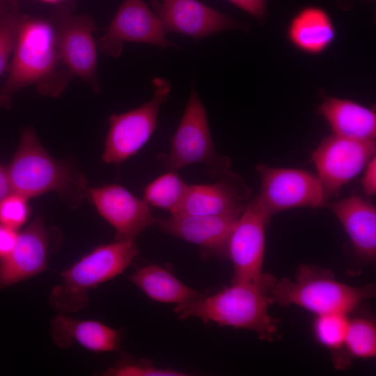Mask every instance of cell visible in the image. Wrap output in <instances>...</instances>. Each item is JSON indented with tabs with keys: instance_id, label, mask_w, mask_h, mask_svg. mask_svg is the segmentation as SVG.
Listing matches in <instances>:
<instances>
[{
	"instance_id": "obj_16",
	"label": "cell",
	"mask_w": 376,
	"mask_h": 376,
	"mask_svg": "<svg viewBox=\"0 0 376 376\" xmlns=\"http://www.w3.org/2000/svg\"><path fill=\"white\" fill-rule=\"evenodd\" d=\"M50 250L49 233L38 216L19 232L10 254L0 260V290L45 271Z\"/></svg>"
},
{
	"instance_id": "obj_1",
	"label": "cell",
	"mask_w": 376,
	"mask_h": 376,
	"mask_svg": "<svg viewBox=\"0 0 376 376\" xmlns=\"http://www.w3.org/2000/svg\"><path fill=\"white\" fill-rule=\"evenodd\" d=\"M73 77L61 58L52 22L24 14L0 107L10 108L14 94L32 85L42 95L58 97Z\"/></svg>"
},
{
	"instance_id": "obj_13",
	"label": "cell",
	"mask_w": 376,
	"mask_h": 376,
	"mask_svg": "<svg viewBox=\"0 0 376 376\" xmlns=\"http://www.w3.org/2000/svg\"><path fill=\"white\" fill-rule=\"evenodd\" d=\"M87 195L99 214L115 229L117 240H135L157 224L150 205L122 185L111 184L88 189Z\"/></svg>"
},
{
	"instance_id": "obj_31",
	"label": "cell",
	"mask_w": 376,
	"mask_h": 376,
	"mask_svg": "<svg viewBox=\"0 0 376 376\" xmlns=\"http://www.w3.org/2000/svg\"><path fill=\"white\" fill-rule=\"evenodd\" d=\"M361 180L363 191L366 196L372 197L376 194V156L375 155L365 166Z\"/></svg>"
},
{
	"instance_id": "obj_24",
	"label": "cell",
	"mask_w": 376,
	"mask_h": 376,
	"mask_svg": "<svg viewBox=\"0 0 376 376\" xmlns=\"http://www.w3.org/2000/svg\"><path fill=\"white\" fill-rule=\"evenodd\" d=\"M187 186L177 171H168L146 186L143 199L149 205L174 214L184 199Z\"/></svg>"
},
{
	"instance_id": "obj_15",
	"label": "cell",
	"mask_w": 376,
	"mask_h": 376,
	"mask_svg": "<svg viewBox=\"0 0 376 376\" xmlns=\"http://www.w3.org/2000/svg\"><path fill=\"white\" fill-rule=\"evenodd\" d=\"M241 214L173 215L157 218L166 233L198 246L204 254L227 256L231 233Z\"/></svg>"
},
{
	"instance_id": "obj_3",
	"label": "cell",
	"mask_w": 376,
	"mask_h": 376,
	"mask_svg": "<svg viewBox=\"0 0 376 376\" xmlns=\"http://www.w3.org/2000/svg\"><path fill=\"white\" fill-rule=\"evenodd\" d=\"M6 171L12 192L27 199L54 191L70 206L76 207L88 193L87 181L83 174L53 158L32 127L22 132Z\"/></svg>"
},
{
	"instance_id": "obj_33",
	"label": "cell",
	"mask_w": 376,
	"mask_h": 376,
	"mask_svg": "<svg viewBox=\"0 0 376 376\" xmlns=\"http://www.w3.org/2000/svg\"><path fill=\"white\" fill-rule=\"evenodd\" d=\"M14 0H0V19L6 13Z\"/></svg>"
},
{
	"instance_id": "obj_6",
	"label": "cell",
	"mask_w": 376,
	"mask_h": 376,
	"mask_svg": "<svg viewBox=\"0 0 376 376\" xmlns=\"http://www.w3.org/2000/svg\"><path fill=\"white\" fill-rule=\"evenodd\" d=\"M157 159L168 171L203 164L212 177L219 178L230 171V160L214 149L205 109L194 87L169 151L159 154Z\"/></svg>"
},
{
	"instance_id": "obj_29",
	"label": "cell",
	"mask_w": 376,
	"mask_h": 376,
	"mask_svg": "<svg viewBox=\"0 0 376 376\" xmlns=\"http://www.w3.org/2000/svg\"><path fill=\"white\" fill-rule=\"evenodd\" d=\"M250 16L261 19L267 10V0H228Z\"/></svg>"
},
{
	"instance_id": "obj_22",
	"label": "cell",
	"mask_w": 376,
	"mask_h": 376,
	"mask_svg": "<svg viewBox=\"0 0 376 376\" xmlns=\"http://www.w3.org/2000/svg\"><path fill=\"white\" fill-rule=\"evenodd\" d=\"M129 279L151 299L181 304L202 295L160 266L150 265L136 270Z\"/></svg>"
},
{
	"instance_id": "obj_26",
	"label": "cell",
	"mask_w": 376,
	"mask_h": 376,
	"mask_svg": "<svg viewBox=\"0 0 376 376\" xmlns=\"http://www.w3.org/2000/svg\"><path fill=\"white\" fill-rule=\"evenodd\" d=\"M23 15L14 0L0 19V75L8 68V61L15 46Z\"/></svg>"
},
{
	"instance_id": "obj_32",
	"label": "cell",
	"mask_w": 376,
	"mask_h": 376,
	"mask_svg": "<svg viewBox=\"0 0 376 376\" xmlns=\"http://www.w3.org/2000/svg\"><path fill=\"white\" fill-rule=\"evenodd\" d=\"M11 192L6 169L0 165V202Z\"/></svg>"
},
{
	"instance_id": "obj_17",
	"label": "cell",
	"mask_w": 376,
	"mask_h": 376,
	"mask_svg": "<svg viewBox=\"0 0 376 376\" xmlns=\"http://www.w3.org/2000/svg\"><path fill=\"white\" fill-rule=\"evenodd\" d=\"M156 15L165 32L196 40L240 26L237 20L198 0H163Z\"/></svg>"
},
{
	"instance_id": "obj_10",
	"label": "cell",
	"mask_w": 376,
	"mask_h": 376,
	"mask_svg": "<svg viewBox=\"0 0 376 376\" xmlns=\"http://www.w3.org/2000/svg\"><path fill=\"white\" fill-rule=\"evenodd\" d=\"M375 152V140L351 139L334 134L324 138L312 153V160L328 199L359 175Z\"/></svg>"
},
{
	"instance_id": "obj_2",
	"label": "cell",
	"mask_w": 376,
	"mask_h": 376,
	"mask_svg": "<svg viewBox=\"0 0 376 376\" xmlns=\"http://www.w3.org/2000/svg\"><path fill=\"white\" fill-rule=\"evenodd\" d=\"M276 280L272 275L260 283L231 282L213 295H202L178 304L173 311L182 320L198 318L205 324L251 330L260 339L271 341L277 332L276 323L268 311L273 303L270 292Z\"/></svg>"
},
{
	"instance_id": "obj_30",
	"label": "cell",
	"mask_w": 376,
	"mask_h": 376,
	"mask_svg": "<svg viewBox=\"0 0 376 376\" xmlns=\"http://www.w3.org/2000/svg\"><path fill=\"white\" fill-rule=\"evenodd\" d=\"M18 230L0 224V260L8 256L18 237Z\"/></svg>"
},
{
	"instance_id": "obj_20",
	"label": "cell",
	"mask_w": 376,
	"mask_h": 376,
	"mask_svg": "<svg viewBox=\"0 0 376 376\" xmlns=\"http://www.w3.org/2000/svg\"><path fill=\"white\" fill-rule=\"evenodd\" d=\"M336 28L329 13L318 6L301 8L291 18L287 29L288 41L297 50L313 56L326 52L336 38Z\"/></svg>"
},
{
	"instance_id": "obj_9",
	"label": "cell",
	"mask_w": 376,
	"mask_h": 376,
	"mask_svg": "<svg viewBox=\"0 0 376 376\" xmlns=\"http://www.w3.org/2000/svg\"><path fill=\"white\" fill-rule=\"evenodd\" d=\"M70 0L56 6L50 21L56 36L61 58L75 76L96 93L101 92L97 72V43L93 33L97 27L87 14H74Z\"/></svg>"
},
{
	"instance_id": "obj_21",
	"label": "cell",
	"mask_w": 376,
	"mask_h": 376,
	"mask_svg": "<svg viewBox=\"0 0 376 376\" xmlns=\"http://www.w3.org/2000/svg\"><path fill=\"white\" fill-rule=\"evenodd\" d=\"M318 111L333 134L356 140H375L376 113L353 100L327 97Z\"/></svg>"
},
{
	"instance_id": "obj_34",
	"label": "cell",
	"mask_w": 376,
	"mask_h": 376,
	"mask_svg": "<svg viewBox=\"0 0 376 376\" xmlns=\"http://www.w3.org/2000/svg\"><path fill=\"white\" fill-rule=\"evenodd\" d=\"M40 1L47 3H51L56 6H58L60 4L64 3L70 0H39Z\"/></svg>"
},
{
	"instance_id": "obj_14",
	"label": "cell",
	"mask_w": 376,
	"mask_h": 376,
	"mask_svg": "<svg viewBox=\"0 0 376 376\" xmlns=\"http://www.w3.org/2000/svg\"><path fill=\"white\" fill-rule=\"evenodd\" d=\"M251 195L243 180L228 171L213 183L188 185L184 199L173 215L242 214Z\"/></svg>"
},
{
	"instance_id": "obj_4",
	"label": "cell",
	"mask_w": 376,
	"mask_h": 376,
	"mask_svg": "<svg viewBox=\"0 0 376 376\" xmlns=\"http://www.w3.org/2000/svg\"><path fill=\"white\" fill-rule=\"evenodd\" d=\"M272 302L281 306L296 305L316 315L329 313L347 315L364 300L375 295L373 284L354 287L336 279L328 269L301 265L295 281L276 280L271 289Z\"/></svg>"
},
{
	"instance_id": "obj_35",
	"label": "cell",
	"mask_w": 376,
	"mask_h": 376,
	"mask_svg": "<svg viewBox=\"0 0 376 376\" xmlns=\"http://www.w3.org/2000/svg\"><path fill=\"white\" fill-rule=\"evenodd\" d=\"M363 1H373V0H363Z\"/></svg>"
},
{
	"instance_id": "obj_25",
	"label": "cell",
	"mask_w": 376,
	"mask_h": 376,
	"mask_svg": "<svg viewBox=\"0 0 376 376\" xmlns=\"http://www.w3.org/2000/svg\"><path fill=\"white\" fill-rule=\"evenodd\" d=\"M345 348L350 357L368 359L376 356V327L373 320L357 317L348 320Z\"/></svg>"
},
{
	"instance_id": "obj_12",
	"label": "cell",
	"mask_w": 376,
	"mask_h": 376,
	"mask_svg": "<svg viewBox=\"0 0 376 376\" xmlns=\"http://www.w3.org/2000/svg\"><path fill=\"white\" fill-rule=\"evenodd\" d=\"M165 33L157 15L143 0H123L97 46L101 52L113 58L120 55L125 42L162 48L176 47Z\"/></svg>"
},
{
	"instance_id": "obj_5",
	"label": "cell",
	"mask_w": 376,
	"mask_h": 376,
	"mask_svg": "<svg viewBox=\"0 0 376 376\" xmlns=\"http://www.w3.org/2000/svg\"><path fill=\"white\" fill-rule=\"evenodd\" d=\"M139 253L135 240L102 244L61 272L49 300L59 313L77 312L88 302V292L121 274Z\"/></svg>"
},
{
	"instance_id": "obj_28",
	"label": "cell",
	"mask_w": 376,
	"mask_h": 376,
	"mask_svg": "<svg viewBox=\"0 0 376 376\" xmlns=\"http://www.w3.org/2000/svg\"><path fill=\"white\" fill-rule=\"evenodd\" d=\"M28 200L14 192L6 196L0 202V224L18 230L29 217Z\"/></svg>"
},
{
	"instance_id": "obj_8",
	"label": "cell",
	"mask_w": 376,
	"mask_h": 376,
	"mask_svg": "<svg viewBox=\"0 0 376 376\" xmlns=\"http://www.w3.org/2000/svg\"><path fill=\"white\" fill-rule=\"evenodd\" d=\"M152 99L129 111L111 114L102 159L106 164H120L136 155L148 141L158 122L160 107L167 100L170 82L165 78L152 81Z\"/></svg>"
},
{
	"instance_id": "obj_19",
	"label": "cell",
	"mask_w": 376,
	"mask_h": 376,
	"mask_svg": "<svg viewBox=\"0 0 376 376\" xmlns=\"http://www.w3.org/2000/svg\"><path fill=\"white\" fill-rule=\"evenodd\" d=\"M329 207L350 237L357 254L367 262L376 258V208L357 195L333 201Z\"/></svg>"
},
{
	"instance_id": "obj_27",
	"label": "cell",
	"mask_w": 376,
	"mask_h": 376,
	"mask_svg": "<svg viewBox=\"0 0 376 376\" xmlns=\"http://www.w3.org/2000/svg\"><path fill=\"white\" fill-rule=\"evenodd\" d=\"M108 376H184L185 373L170 368H162L145 359L136 360L125 356L116 364L103 372Z\"/></svg>"
},
{
	"instance_id": "obj_23",
	"label": "cell",
	"mask_w": 376,
	"mask_h": 376,
	"mask_svg": "<svg viewBox=\"0 0 376 376\" xmlns=\"http://www.w3.org/2000/svg\"><path fill=\"white\" fill-rule=\"evenodd\" d=\"M349 319L343 313L316 315L313 331L317 340L331 350L336 367L345 368L350 355L345 348V336Z\"/></svg>"
},
{
	"instance_id": "obj_11",
	"label": "cell",
	"mask_w": 376,
	"mask_h": 376,
	"mask_svg": "<svg viewBox=\"0 0 376 376\" xmlns=\"http://www.w3.org/2000/svg\"><path fill=\"white\" fill-rule=\"evenodd\" d=\"M268 219L251 199L231 233L227 257L231 260V282L260 283L272 274L263 272L265 227Z\"/></svg>"
},
{
	"instance_id": "obj_7",
	"label": "cell",
	"mask_w": 376,
	"mask_h": 376,
	"mask_svg": "<svg viewBox=\"0 0 376 376\" xmlns=\"http://www.w3.org/2000/svg\"><path fill=\"white\" fill-rule=\"evenodd\" d=\"M260 190L253 201L270 219L274 214L296 207H322L328 201L318 176L297 169L258 164Z\"/></svg>"
},
{
	"instance_id": "obj_18",
	"label": "cell",
	"mask_w": 376,
	"mask_h": 376,
	"mask_svg": "<svg viewBox=\"0 0 376 376\" xmlns=\"http://www.w3.org/2000/svg\"><path fill=\"white\" fill-rule=\"evenodd\" d=\"M50 331L54 343L63 350L77 344L95 352L117 351L122 338L119 330L100 321L78 320L63 313L52 320Z\"/></svg>"
}]
</instances>
